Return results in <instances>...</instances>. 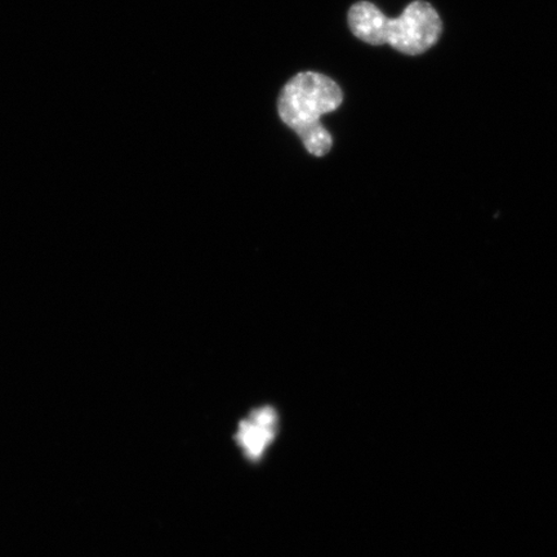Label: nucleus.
Returning <instances> with one entry per match:
<instances>
[{
	"instance_id": "nucleus-1",
	"label": "nucleus",
	"mask_w": 557,
	"mask_h": 557,
	"mask_svg": "<svg viewBox=\"0 0 557 557\" xmlns=\"http://www.w3.org/2000/svg\"><path fill=\"white\" fill-rule=\"evenodd\" d=\"M343 101V89L330 76L305 72L295 75L283 87L277 113L302 139L310 154L324 157L331 151L333 139L320 117L336 111Z\"/></svg>"
},
{
	"instance_id": "nucleus-3",
	"label": "nucleus",
	"mask_w": 557,
	"mask_h": 557,
	"mask_svg": "<svg viewBox=\"0 0 557 557\" xmlns=\"http://www.w3.org/2000/svg\"><path fill=\"white\" fill-rule=\"evenodd\" d=\"M277 434V413L271 407L255 410L236 433V443L249 462H260Z\"/></svg>"
},
{
	"instance_id": "nucleus-2",
	"label": "nucleus",
	"mask_w": 557,
	"mask_h": 557,
	"mask_svg": "<svg viewBox=\"0 0 557 557\" xmlns=\"http://www.w3.org/2000/svg\"><path fill=\"white\" fill-rule=\"evenodd\" d=\"M348 26L355 37L368 45H389L404 54L417 55L436 45L442 20L434 7L417 0L398 18L383 15L371 2L355 3L348 11Z\"/></svg>"
}]
</instances>
